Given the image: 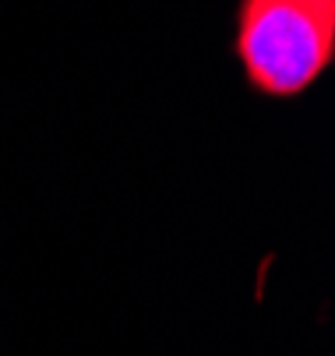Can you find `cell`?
Wrapping results in <instances>:
<instances>
[{
  "mask_svg": "<svg viewBox=\"0 0 335 356\" xmlns=\"http://www.w3.org/2000/svg\"><path fill=\"white\" fill-rule=\"evenodd\" d=\"M233 46L251 88L297 99L335 57V0H240Z\"/></svg>",
  "mask_w": 335,
  "mask_h": 356,
  "instance_id": "1",
  "label": "cell"
}]
</instances>
